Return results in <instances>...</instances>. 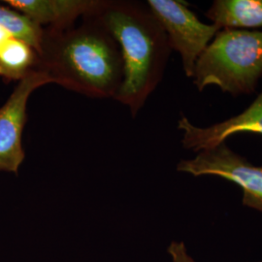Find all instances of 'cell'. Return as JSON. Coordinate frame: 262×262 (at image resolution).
I'll list each match as a JSON object with an SVG mask.
<instances>
[{
    "label": "cell",
    "mask_w": 262,
    "mask_h": 262,
    "mask_svg": "<svg viewBox=\"0 0 262 262\" xmlns=\"http://www.w3.org/2000/svg\"><path fill=\"white\" fill-rule=\"evenodd\" d=\"M37 52L28 43L12 37L0 48V78L6 83L25 79L36 70Z\"/></svg>",
    "instance_id": "30bf717a"
},
{
    "label": "cell",
    "mask_w": 262,
    "mask_h": 262,
    "mask_svg": "<svg viewBox=\"0 0 262 262\" xmlns=\"http://www.w3.org/2000/svg\"><path fill=\"white\" fill-rule=\"evenodd\" d=\"M107 0H4L41 28H60L99 13Z\"/></svg>",
    "instance_id": "ba28073f"
},
{
    "label": "cell",
    "mask_w": 262,
    "mask_h": 262,
    "mask_svg": "<svg viewBox=\"0 0 262 262\" xmlns=\"http://www.w3.org/2000/svg\"><path fill=\"white\" fill-rule=\"evenodd\" d=\"M48 84H52L50 78L34 70L18 82L0 107V171L18 174L26 157L21 139L28 120V100L33 92Z\"/></svg>",
    "instance_id": "8992f818"
},
{
    "label": "cell",
    "mask_w": 262,
    "mask_h": 262,
    "mask_svg": "<svg viewBox=\"0 0 262 262\" xmlns=\"http://www.w3.org/2000/svg\"><path fill=\"white\" fill-rule=\"evenodd\" d=\"M0 27L6 28L15 38L28 43L38 53L43 28L8 6L0 5Z\"/></svg>",
    "instance_id": "8fae6325"
},
{
    "label": "cell",
    "mask_w": 262,
    "mask_h": 262,
    "mask_svg": "<svg viewBox=\"0 0 262 262\" xmlns=\"http://www.w3.org/2000/svg\"><path fill=\"white\" fill-rule=\"evenodd\" d=\"M146 3L164 29L170 47L180 54L185 74L192 78L198 57L221 29L202 23L184 2L148 0Z\"/></svg>",
    "instance_id": "277c9868"
},
{
    "label": "cell",
    "mask_w": 262,
    "mask_h": 262,
    "mask_svg": "<svg viewBox=\"0 0 262 262\" xmlns=\"http://www.w3.org/2000/svg\"><path fill=\"white\" fill-rule=\"evenodd\" d=\"M14 37L6 28L0 27V48L2 47L10 38Z\"/></svg>",
    "instance_id": "4fadbf2b"
},
{
    "label": "cell",
    "mask_w": 262,
    "mask_h": 262,
    "mask_svg": "<svg viewBox=\"0 0 262 262\" xmlns=\"http://www.w3.org/2000/svg\"><path fill=\"white\" fill-rule=\"evenodd\" d=\"M260 262H262V261H260Z\"/></svg>",
    "instance_id": "5bb4252c"
},
{
    "label": "cell",
    "mask_w": 262,
    "mask_h": 262,
    "mask_svg": "<svg viewBox=\"0 0 262 262\" xmlns=\"http://www.w3.org/2000/svg\"><path fill=\"white\" fill-rule=\"evenodd\" d=\"M36 70L52 83L93 98H116L122 52L98 13L60 28H43Z\"/></svg>",
    "instance_id": "6da1fadb"
},
{
    "label": "cell",
    "mask_w": 262,
    "mask_h": 262,
    "mask_svg": "<svg viewBox=\"0 0 262 262\" xmlns=\"http://www.w3.org/2000/svg\"><path fill=\"white\" fill-rule=\"evenodd\" d=\"M98 15L122 52L123 78L115 99L136 117L162 80L172 51L168 38L147 3L107 0Z\"/></svg>",
    "instance_id": "7a4b0ae2"
},
{
    "label": "cell",
    "mask_w": 262,
    "mask_h": 262,
    "mask_svg": "<svg viewBox=\"0 0 262 262\" xmlns=\"http://www.w3.org/2000/svg\"><path fill=\"white\" fill-rule=\"evenodd\" d=\"M205 16L220 29L262 28V0H215Z\"/></svg>",
    "instance_id": "9c48e42d"
},
{
    "label": "cell",
    "mask_w": 262,
    "mask_h": 262,
    "mask_svg": "<svg viewBox=\"0 0 262 262\" xmlns=\"http://www.w3.org/2000/svg\"><path fill=\"white\" fill-rule=\"evenodd\" d=\"M177 170L194 177L215 176L230 181L243 190L245 206L262 212V165H253L226 142L198 152L193 159L181 160Z\"/></svg>",
    "instance_id": "5b68a950"
},
{
    "label": "cell",
    "mask_w": 262,
    "mask_h": 262,
    "mask_svg": "<svg viewBox=\"0 0 262 262\" xmlns=\"http://www.w3.org/2000/svg\"><path fill=\"white\" fill-rule=\"evenodd\" d=\"M178 129L183 132V147L195 152L214 148L238 133L262 135V92L243 112L210 126H196L182 115Z\"/></svg>",
    "instance_id": "52a82bcc"
},
{
    "label": "cell",
    "mask_w": 262,
    "mask_h": 262,
    "mask_svg": "<svg viewBox=\"0 0 262 262\" xmlns=\"http://www.w3.org/2000/svg\"><path fill=\"white\" fill-rule=\"evenodd\" d=\"M168 253L173 262H195L187 253V248L183 242H172L169 246Z\"/></svg>",
    "instance_id": "7c38bea8"
},
{
    "label": "cell",
    "mask_w": 262,
    "mask_h": 262,
    "mask_svg": "<svg viewBox=\"0 0 262 262\" xmlns=\"http://www.w3.org/2000/svg\"><path fill=\"white\" fill-rule=\"evenodd\" d=\"M262 77V31L221 29L197 59L193 84L199 92L217 85L237 97L255 92Z\"/></svg>",
    "instance_id": "3957f363"
}]
</instances>
